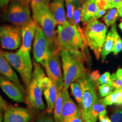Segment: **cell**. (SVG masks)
I'll use <instances>...</instances> for the list:
<instances>
[{
    "label": "cell",
    "instance_id": "cell-1",
    "mask_svg": "<svg viewBox=\"0 0 122 122\" xmlns=\"http://www.w3.org/2000/svg\"><path fill=\"white\" fill-rule=\"evenodd\" d=\"M60 55L63 71V88L68 89L70 84L86 74L84 67L85 53L81 51L61 49Z\"/></svg>",
    "mask_w": 122,
    "mask_h": 122
},
{
    "label": "cell",
    "instance_id": "cell-2",
    "mask_svg": "<svg viewBox=\"0 0 122 122\" xmlns=\"http://www.w3.org/2000/svg\"><path fill=\"white\" fill-rule=\"evenodd\" d=\"M84 44L87 45L93 51L96 58L100 57L107 27L97 19L93 18L83 24Z\"/></svg>",
    "mask_w": 122,
    "mask_h": 122
},
{
    "label": "cell",
    "instance_id": "cell-3",
    "mask_svg": "<svg viewBox=\"0 0 122 122\" xmlns=\"http://www.w3.org/2000/svg\"><path fill=\"white\" fill-rule=\"evenodd\" d=\"M57 35L61 49L84 53L85 45L74 25L67 22L63 25H58Z\"/></svg>",
    "mask_w": 122,
    "mask_h": 122
},
{
    "label": "cell",
    "instance_id": "cell-4",
    "mask_svg": "<svg viewBox=\"0 0 122 122\" xmlns=\"http://www.w3.org/2000/svg\"><path fill=\"white\" fill-rule=\"evenodd\" d=\"M33 66L31 80L27 86V101L30 107L37 110H43L45 106L42 97V80L45 74L39 63L34 61Z\"/></svg>",
    "mask_w": 122,
    "mask_h": 122
},
{
    "label": "cell",
    "instance_id": "cell-5",
    "mask_svg": "<svg viewBox=\"0 0 122 122\" xmlns=\"http://www.w3.org/2000/svg\"><path fill=\"white\" fill-rule=\"evenodd\" d=\"M77 80L80 84L83 92L80 106L82 118L84 120H87L92 106L98 98L96 92L98 84H96V82L94 81L87 74Z\"/></svg>",
    "mask_w": 122,
    "mask_h": 122
},
{
    "label": "cell",
    "instance_id": "cell-6",
    "mask_svg": "<svg viewBox=\"0 0 122 122\" xmlns=\"http://www.w3.org/2000/svg\"><path fill=\"white\" fill-rule=\"evenodd\" d=\"M2 52L11 66L20 74L25 85L28 86L31 80L32 74V64L30 57H25L18 52Z\"/></svg>",
    "mask_w": 122,
    "mask_h": 122
},
{
    "label": "cell",
    "instance_id": "cell-7",
    "mask_svg": "<svg viewBox=\"0 0 122 122\" xmlns=\"http://www.w3.org/2000/svg\"><path fill=\"white\" fill-rule=\"evenodd\" d=\"M5 19L18 27H22L32 20L30 16V7L14 0L7 9Z\"/></svg>",
    "mask_w": 122,
    "mask_h": 122
},
{
    "label": "cell",
    "instance_id": "cell-8",
    "mask_svg": "<svg viewBox=\"0 0 122 122\" xmlns=\"http://www.w3.org/2000/svg\"><path fill=\"white\" fill-rule=\"evenodd\" d=\"M33 54L35 61L43 66L51 54L48 40L38 24L33 40Z\"/></svg>",
    "mask_w": 122,
    "mask_h": 122
},
{
    "label": "cell",
    "instance_id": "cell-9",
    "mask_svg": "<svg viewBox=\"0 0 122 122\" xmlns=\"http://www.w3.org/2000/svg\"><path fill=\"white\" fill-rule=\"evenodd\" d=\"M60 51L51 53L46 63L43 65L48 77L56 85L58 90H61L63 88V77L62 74L59 59Z\"/></svg>",
    "mask_w": 122,
    "mask_h": 122
},
{
    "label": "cell",
    "instance_id": "cell-10",
    "mask_svg": "<svg viewBox=\"0 0 122 122\" xmlns=\"http://www.w3.org/2000/svg\"><path fill=\"white\" fill-rule=\"evenodd\" d=\"M22 42V33L19 27L14 25H4L0 38L1 46L6 50H16Z\"/></svg>",
    "mask_w": 122,
    "mask_h": 122
},
{
    "label": "cell",
    "instance_id": "cell-11",
    "mask_svg": "<svg viewBox=\"0 0 122 122\" xmlns=\"http://www.w3.org/2000/svg\"><path fill=\"white\" fill-rule=\"evenodd\" d=\"M37 25V23L32 19L30 22L22 27L21 33L22 42L20 48L17 51L18 53L25 57H30V51L31 49V45L34 39Z\"/></svg>",
    "mask_w": 122,
    "mask_h": 122
},
{
    "label": "cell",
    "instance_id": "cell-12",
    "mask_svg": "<svg viewBox=\"0 0 122 122\" xmlns=\"http://www.w3.org/2000/svg\"><path fill=\"white\" fill-rule=\"evenodd\" d=\"M0 88L14 101L17 102H24L23 90L16 84L2 75H0Z\"/></svg>",
    "mask_w": 122,
    "mask_h": 122
},
{
    "label": "cell",
    "instance_id": "cell-13",
    "mask_svg": "<svg viewBox=\"0 0 122 122\" xmlns=\"http://www.w3.org/2000/svg\"><path fill=\"white\" fill-rule=\"evenodd\" d=\"M42 93L46 102V112L48 114H51L54 109L58 90L56 85L46 76L42 78Z\"/></svg>",
    "mask_w": 122,
    "mask_h": 122
},
{
    "label": "cell",
    "instance_id": "cell-14",
    "mask_svg": "<svg viewBox=\"0 0 122 122\" xmlns=\"http://www.w3.org/2000/svg\"><path fill=\"white\" fill-rule=\"evenodd\" d=\"M63 104L62 108V122H65L68 119L76 117L82 116L80 109H79L68 93V89L63 88Z\"/></svg>",
    "mask_w": 122,
    "mask_h": 122
},
{
    "label": "cell",
    "instance_id": "cell-15",
    "mask_svg": "<svg viewBox=\"0 0 122 122\" xmlns=\"http://www.w3.org/2000/svg\"><path fill=\"white\" fill-rule=\"evenodd\" d=\"M30 115L27 109L22 107H7L5 111L4 122H28Z\"/></svg>",
    "mask_w": 122,
    "mask_h": 122
},
{
    "label": "cell",
    "instance_id": "cell-16",
    "mask_svg": "<svg viewBox=\"0 0 122 122\" xmlns=\"http://www.w3.org/2000/svg\"><path fill=\"white\" fill-rule=\"evenodd\" d=\"M0 74L6 78L16 84L20 88L24 90L18 75L1 51H0Z\"/></svg>",
    "mask_w": 122,
    "mask_h": 122
},
{
    "label": "cell",
    "instance_id": "cell-17",
    "mask_svg": "<svg viewBox=\"0 0 122 122\" xmlns=\"http://www.w3.org/2000/svg\"><path fill=\"white\" fill-rule=\"evenodd\" d=\"M49 9L58 25H63L68 22L64 8V0H53L50 4Z\"/></svg>",
    "mask_w": 122,
    "mask_h": 122
},
{
    "label": "cell",
    "instance_id": "cell-18",
    "mask_svg": "<svg viewBox=\"0 0 122 122\" xmlns=\"http://www.w3.org/2000/svg\"><path fill=\"white\" fill-rule=\"evenodd\" d=\"M81 22L85 23L95 18L99 8L96 4V0H86L81 7Z\"/></svg>",
    "mask_w": 122,
    "mask_h": 122
},
{
    "label": "cell",
    "instance_id": "cell-19",
    "mask_svg": "<svg viewBox=\"0 0 122 122\" xmlns=\"http://www.w3.org/2000/svg\"><path fill=\"white\" fill-rule=\"evenodd\" d=\"M105 114H106V105L103 102V99L98 98L92 106L88 120L85 121L96 122L99 116Z\"/></svg>",
    "mask_w": 122,
    "mask_h": 122
},
{
    "label": "cell",
    "instance_id": "cell-20",
    "mask_svg": "<svg viewBox=\"0 0 122 122\" xmlns=\"http://www.w3.org/2000/svg\"><path fill=\"white\" fill-rule=\"evenodd\" d=\"M114 39L113 33L111 30H110L106 36L101 51V56L102 62H104L107 55L112 51L114 48Z\"/></svg>",
    "mask_w": 122,
    "mask_h": 122
},
{
    "label": "cell",
    "instance_id": "cell-21",
    "mask_svg": "<svg viewBox=\"0 0 122 122\" xmlns=\"http://www.w3.org/2000/svg\"><path fill=\"white\" fill-rule=\"evenodd\" d=\"M58 90L54 107V120L55 122H62V108L63 104V91Z\"/></svg>",
    "mask_w": 122,
    "mask_h": 122
},
{
    "label": "cell",
    "instance_id": "cell-22",
    "mask_svg": "<svg viewBox=\"0 0 122 122\" xmlns=\"http://www.w3.org/2000/svg\"><path fill=\"white\" fill-rule=\"evenodd\" d=\"M70 88H71V94L75 98L76 101L81 106L82 100V95H83V92H82V88L81 85L78 80L71 83L70 85Z\"/></svg>",
    "mask_w": 122,
    "mask_h": 122
},
{
    "label": "cell",
    "instance_id": "cell-23",
    "mask_svg": "<svg viewBox=\"0 0 122 122\" xmlns=\"http://www.w3.org/2000/svg\"><path fill=\"white\" fill-rule=\"evenodd\" d=\"M118 8H111L109 10L106 15L103 18V20L106 24L107 27L111 26L115 23L116 21L118 18Z\"/></svg>",
    "mask_w": 122,
    "mask_h": 122
},
{
    "label": "cell",
    "instance_id": "cell-24",
    "mask_svg": "<svg viewBox=\"0 0 122 122\" xmlns=\"http://www.w3.org/2000/svg\"><path fill=\"white\" fill-rule=\"evenodd\" d=\"M111 30L112 32V33H113L114 39V48L112 51L114 52V54L117 55L118 53H119L122 51V40L119 35L117 32L115 24H114L112 25Z\"/></svg>",
    "mask_w": 122,
    "mask_h": 122
},
{
    "label": "cell",
    "instance_id": "cell-25",
    "mask_svg": "<svg viewBox=\"0 0 122 122\" xmlns=\"http://www.w3.org/2000/svg\"><path fill=\"white\" fill-rule=\"evenodd\" d=\"M50 0H30V4L32 15L45 6H49Z\"/></svg>",
    "mask_w": 122,
    "mask_h": 122
},
{
    "label": "cell",
    "instance_id": "cell-26",
    "mask_svg": "<svg viewBox=\"0 0 122 122\" xmlns=\"http://www.w3.org/2000/svg\"><path fill=\"white\" fill-rule=\"evenodd\" d=\"M66 5L67 9V18L68 23L72 25H74V14L75 9V6L72 2L68 1H66Z\"/></svg>",
    "mask_w": 122,
    "mask_h": 122
},
{
    "label": "cell",
    "instance_id": "cell-27",
    "mask_svg": "<svg viewBox=\"0 0 122 122\" xmlns=\"http://www.w3.org/2000/svg\"><path fill=\"white\" fill-rule=\"evenodd\" d=\"M98 87L100 95L102 97H106L113 91V87L109 84H103Z\"/></svg>",
    "mask_w": 122,
    "mask_h": 122
},
{
    "label": "cell",
    "instance_id": "cell-28",
    "mask_svg": "<svg viewBox=\"0 0 122 122\" xmlns=\"http://www.w3.org/2000/svg\"><path fill=\"white\" fill-rule=\"evenodd\" d=\"M111 85L116 89H122V80L116 75L115 74H112L110 76Z\"/></svg>",
    "mask_w": 122,
    "mask_h": 122
},
{
    "label": "cell",
    "instance_id": "cell-29",
    "mask_svg": "<svg viewBox=\"0 0 122 122\" xmlns=\"http://www.w3.org/2000/svg\"><path fill=\"white\" fill-rule=\"evenodd\" d=\"M110 119L111 122H122V107L116 110Z\"/></svg>",
    "mask_w": 122,
    "mask_h": 122
},
{
    "label": "cell",
    "instance_id": "cell-30",
    "mask_svg": "<svg viewBox=\"0 0 122 122\" xmlns=\"http://www.w3.org/2000/svg\"><path fill=\"white\" fill-rule=\"evenodd\" d=\"M103 102L106 105H111L115 104L117 101V97L115 92H112L109 95L106 96L104 99H103Z\"/></svg>",
    "mask_w": 122,
    "mask_h": 122
},
{
    "label": "cell",
    "instance_id": "cell-31",
    "mask_svg": "<svg viewBox=\"0 0 122 122\" xmlns=\"http://www.w3.org/2000/svg\"><path fill=\"white\" fill-rule=\"evenodd\" d=\"M110 74L109 72H106L102 75L99 77L98 80V84H109L111 85Z\"/></svg>",
    "mask_w": 122,
    "mask_h": 122
},
{
    "label": "cell",
    "instance_id": "cell-32",
    "mask_svg": "<svg viewBox=\"0 0 122 122\" xmlns=\"http://www.w3.org/2000/svg\"><path fill=\"white\" fill-rule=\"evenodd\" d=\"M36 122H55L53 117H51L50 114H46L41 116L36 120Z\"/></svg>",
    "mask_w": 122,
    "mask_h": 122
},
{
    "label": "cell",
    "instance_id": "cell-33",
    "mask_svg": "<svg viewBox=\"0 0 122 122\" xmlns=\"http://www.w3.org/2000/svg\"><path fill=\"white\" fill-rule=\"evenodd\" d=\"M96 4L98 8L100 9L107 10L109 9V5L107 0H96Z\"/></svg>",
    "mask_w": 122,
    "mask_h": 122
},
{
    "label": "cell",
    "instance_id": "cell-34",
    "mask_svg": "<svg viewBox=\"0 0 122 122\" xmlns=\"http://www.w3.org/2000/svg\"><path fill=\"white\" fill-rule=\"evenodd\" d=\"M114 92L117 97V101L115 104L117 105H122V89H116Z\"/></svg>",
    "mask_w": 122,
    "mask_h": 122
},
{
    "label": "cell",
    "instance_id": "cell-35",
    "mask_svg": "<svg viewBox=\"0 0 122 122\" xmlns=\"http://www.w3.org/2000/svg\"><path fill=\"white\" fill-rule=\"evenodd\" d=\"M90 76H91V79L94 81L96 82V83H98V80L99 77H100V74L98 70H96V71H94L93 72H92Z\"/></svg>",
    "mask_w": 122,
    "mask_h": 122
},
{
    "label": "cell",
    "instance_id": "cell-36",
    "mask_svg": "<svg viewBox=\"0 0 122 122\" xmlns=\"http://www.w3.org/2000/svg\"><path fill=\"white\" fill-rule=\"evenodd\" d=\"M7 104L5 101L2 98V97L0 96V110L2 112H4L7 108Z\"/></svg>",
    "mask_w": 122,
    "mask_h": 122
},
{
    "label": "cell",
    "instance_id": "cell-37",
    "mask_svg": "<svg viewBox=\"0 0 122 122\" xmlns=\"http://www.w3.org/2000/svg\"><path fill=\"white\" fill-rule=\"evenodd\" d=\"M83 119L82 118V116H76V117H72L66 120L64 122H83Z\"/></svg>",
    "mask_w": 122,
    "mask_h": 122
},
{
    "label": "cell",
    "instance_id": "cell-38",
    "mask_svg": "<svg viewBox=\"0 0 122 122\" xmlns=\"http://www.w3.org/2000/svg\"><path fill=\"white\" fill-rule=\"evenodd\" d=\"M122 6V0H113L112 4H111L110 9L113 8H119Z\"/></svg>",
    "mask_w": 122,
    "mask_h": 122
},
{
    "label": "cell",
    "instance_id": "cell-39",
    "mask_svg": "<svg viewBox=\"0 0 122 122\" xmlns=\"http://www.w3.org/2000/svg\"><path fill=\"white\" fill-rule=\"evenodd\" d=\"M98 117L99 120H100V122H111L110 119L109 117H108L106 114H105V115H100Z\"/></svg>",
    "mask_w": 122,
    "mask_h": 122
},
{
    "label": "cell",
    "instance_id": "cell-40",
    "mask_svg": "<svg viewBox=\"0 0 122 122\" xmlns=\"http://www.w3.org/2000/svg\"><path fill=\"white\" fill-rule=\"evenodd\" d=\"M106 13V10H104V9H99V10L97 12V15H96L95 18L96 19H98V18H100L101 17V16H102L103 15L105 14Z\"/></svg>",
    "mask_w": 122,
    "mask_h": 122
},
{
    "label": "cell",
    "instance_id": "cell-41",
    "mask_svg": "<svg viewBox=\"0 0 122 122\" xmlns=\"http://www.w3.org/2000/svg\"><path fill=\"white\" fill-rule=\"evenodd\" d=\"M17 2L27 7H30V0H16Z\"/></svg>",
    "mask_w": 122,
    "mask_h": 122
},
{
    "label": "cell",
    "instance_id": "cell-42",
    "mask_svg": "<svg viewBox=\"0 0 122 122\" xmlns=\"http://www.w3.org/2000/svg\"><path fill=\"white\" fill-rule=\"evenodd\" d=\"M10 0H0V7H4L7 6Z\"/></svg>",
    "mask_w": 122,
    "mask_h": 122
},
{
    "label": "cell",
    "instance_id": "cell-43",
    "mask_svg": "<svg viewBox=\"0 0 122 122\" xmlns=\"http://www.w3.org/2000/svg\"><path fill=\"white\" fill-rule=\"evenodd\" d=\"M66 1H68L70 2H72V4L75 5V6L78 5H80L81 4V2H83V0H66Z\"/></svg>",
    "mask_w": 122,
    "mask_h": 122
},
{
    "label": "cell",
    "instance_id": "cell-44",
    "mask_svg": "<svg viewBox=\"0 0 122 122\" xmlns=\"http://www.w3.org/2000/svg\"><path fill=\"white\" fill-rule=\"evenodd\" d=\"M116 75L118 76L119 78L122 80V68H119L117 70V72H116Z\"/></svg>",
    "mask_w": 122,
    "mask_h": 122
},
{
    "label": "cell",
    "instance_id": "cell-45",
    "mask_svg": "<svg viewBox=\"0 0 122 122\" xmlns=\"http://www.w3.org/2000/svg\"><path fill=\"white\" fill-rule=\"evenodd\" d=\"M118 11L120 17H122V6L118 9Z\"/></svg>",
    "mask_w": 122,
    "mask_h": 122
},
{
    "label": "cell",
    "instance_id": "cell-46",
    "mask_svg": "<svg viewBox=\"0 0 122 122\" xmlns=\"http://www.w3.org/2000/svg\"><path fill=\"white\" fill-rule=\"evenodd\" d=\"M107 1L108 5H109V9H110V7L111 5V4H112L113 0H107Z\"/></svg>",
    "mask_w": 122,
    "mask_h": 122
},
{
    "label": "cell",
    "instance_id": "cell-47",
    "mask_svg": "<svg viewBox=\"0 0 122 122\" xmlns=\"http://www.w3.org/2000/svg\"><path fill=\"white\" fill-rule=\"evenodd\" d=\"M2 111L0 110V122H2Z\"/></svg>",
    "mask_w": 122,
    "mask_h": 122
},
{
    "label": "cell",
    "instance_id": "cell-48",
    "mask_svg": "<svg viewBox=\"0 0 122 122\" xmlns=\"http://www.w3.org/2000/svg\"><path fill=\"white\" fill-rule=\"evenodd\" d=\"M119 27L120 30H122V19L120 20V24H119Z\"/></svg>",
    "mask_w": 122,
    "mask_h": 122
},
{
    "label": "cell",
    "instance_id": "cell-49",
    "mask_svg": "<svg viewBox=\"0 0 122 122\" xmlns=\"http://www.w3.org/2000/svg\"><path fill=\"white\" fill-rule=\"evenodd\" d=\"M2 30H3V26H0V38H1V34H2Z\"/></svg>",
    "mask_w": 122,
    "mask_h": 122
},
{
    "label": "cell",
    "instance_id": "cell-50",
    "mask_svg": "<svg viewBox=\"0 0 122 122\" xmlns=\"http://www.w3.org/2000/svg\"><path fill=\"white\" fill-rule=\"evenodd\" d=\"M83 122H86V121H85V120H83Z\"/></svg>",
    "mask_w": 122,
    "mask_h": 122
},
{
    "label": "cell",
    "instance_id": "cell-51",
    "mask_svg": "<svg viewBox=\"0 0 122 122\" xmlns=\"http://www.w3.org/2000/svg\"><path fill=\"white\" fill-rule=\"evenodd\" d=\"M0 96H1V95H0Z\"/></svg>",
    "mask_w": 122,
    "mask_h": 122
}]
</instances>
